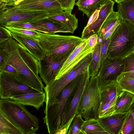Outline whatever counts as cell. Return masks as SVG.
Wrapping results in <instances>:
<instances>
[{
  "instance_id": "obj_36",
  "label": "cell",
  "mask_w": 134,
  "mask_h": 134,
  "mask_svg": "<svg viewBox=\"0 0 134 134\" xmlns=\"http://www.w3.org/2000/svg\"><path fill=\"white\" fill-rule=\"evenodd\" d=\"M110 38L98 40L100 42L101 47L100 54V68L103 62L107 57V53Z\"/></svg>"
},
{
  "instance_id": "obj_21",
  "label": "cell",
  "mask_w": 134,
  "mask_h": 134,
  "mask_svg": "<svg viewBox=\"0 0 134 134\" xmlns=\"http://www.w3.org/2000/svg\"><path fill=\"white\" fill-rule=\"evenodd\" d=\"M122 90L117 80L108 83L100 88V103H110L114 101Z\"/></svg>"
},
{
  "instance_id": "obj_27",
  "label": "cell",
  "mask_w": 134,
  "mask_h": 134,
  "mask_svg": "<svg viewBox=\"0 0 134 134\" xmlns=\"http://www.w3.org/2000/svg\"><path fill=\"white\" fill-rule=\"evenodd\" d=\"M101 44L98 41L93 49L91 59L89 65L91 77L97 76L100 69Z\"/></svg>"
},
{
  "instance_id": "obj_9",
  "label": "cell",
  "mask_w": 134,
  "mask_h": 134,
  "mask_svg": "<svg viewBox=\"0 0 134 134\" xmlns=\"http://www.w3.org/2000/svg\"><path fill=\"white\" fill-rule=\"evenodd\" d=\"M39 92H41L25 84L15 75L0 72V99H10L16 95Z\"/></svg>"
},
{
  "instance_id": "obj_31",
  "label": "cell",
  "mask_w": 134,
  "mask_h": 134,
  "mask_svg": "<svg viewBox=\"0 0 134 134\" xmlns=\"http://www.w3.org/2000/svg\"><path fill=\"white\" fill-rule=\"evenodd\" d=\"M117 99L110 103H100L98 109L99 118L111 116L115 112Z\"/></svg>"
},
{
  "instance_id": "obj_14",
  "label": "cell",
  "mask_w": 134,
  "mask_h": 134,
  "mask_svg": "<svg viewBox=\"0 0 134 134\" xmlns=\"http://www.w3.org/2000/svg\"><path fill=\"white\" fill-rule=\"evenodd\" d=\"M114 2L107 0L99 8L98 16L96 20L88 27H84L81 34V38L87 39L91 35L97 34L103 23L113 10Z\"/></svg>"
},
{
  "instance_id": "obj_3",
  "label": "cell",
  "mask_w": 134,
  "mask_h": 134,
  "mask_svg": "<svg viewBox=\"0 0 134 134\" xmlns=\"http://www.w3.org/2000/svg\"><path fill=\"white\" fill-rule=\"evenodd\" d=\"M0 113L23 134H36L39 129L38 118L25 105L15 101L0 99Z\"/></svg>"
},
{
  "instance_id": "obj_43",
  "label": "cell",
  "mask_w": 134,
  "mask_h": 134,
  "mask_svg": "<svg viewBox=\"0 0 134 134\" xmlns=\"http://www.w3.org/2000/svg\"><path fill=\"white\" fill-rule=\"evenodd\" d=\"M125 0H114V1L118 4L124 1Z\"/></svg>"
},
{
  "instance_id": "obj_24",
  "label": "cell",
  "mask_w": 134,
  "mask_h": 134,
  "mask_svg": "<svg viewBox=\"0 0 134 134\" xmlns=\"http://www.w3.org/2000/svg\"><path fill=\"white\" fill-rule=\"evenodd\" d=\"M117 9L122 19L128 21L134 26V0H125L118 3Z\"/></svg>"
},
{
  "instance_id": "obj_23",
  "label": "cell",
  "mask_w": 134,
  "mask_h": 134,
  "mask_svg": "<svg viewBox=\"0 0 134 134\" xmlns=\"http://www.w3.org/2000/svg\"><path fill=\"white\" fill-rule=\"evenodd\" d=\"M107 0H78L75 3L78 9L89 18L94 12L99 9Z\"/></svg>"
},
{
  "instance_id": "obj_5",
  "label": "cell",
  "mask_w": 134,
  "mask_h": 134,
  "mask_svg": "<svg viewBox=\"0 0 134 134\" xmlns=\"http://www.w3.org/2000/svg\"><path fill=\"white\" fill-rule=\"evenodd\" d=\"M100 103V88L97 76L91 77L82 97L76 115H81L85 120L98 119Z\"/></svg>"
},
{
  "instance_id": "obj_40",
  "label": "cell",
  "mask_w": 134,
  "mask_h": 134,
  "mask_svg": "<svg viewBox=\"0 0 134 134\" xmlns=\"http://www.w3.org/2000/svg\"><path fill=\"white\" fill-rule=\"evenodd\" d=\"M72 121H70L55 132L54 134H68L69 127Z\"/></svg>"
},
{
  "instance_id": "obj_13",
  "label": "cell",
  "mask_w": 134,
  "mask_h": 134,
  "mask_svg": "<svg viewBox=\"0 0 134 134\" xmlns=\"http://www.w3.org/2000/svg\"><path fill=\"white\" fill-rule=\"evenodd\" d=\"M93 49L89 46L87 39H83L66 60L55 80L68 73L84 58L92 52Z\"/></svg>"
},
{
  "instance_id": "obj_37",
  "label": "cell",
  "mask_w": 134,
  "mask_h": 134,
  "mask_svg": "<svg viewBox=\"0 0 134 134\" xmlns=\"http://www.w3.org/2000/svg\"><path fill=\"white\" fill-rule=\"evenodd\" d=\"M64 10L71 13L75 4V0H56Z\"/></svg>"
},
{
  "instance_id": "obj_32",
  "label": "cell",
  "mask_w": 134,
  "mask_h": 134,
  "mask_svg": "<svg viewBox=\"0 0 134 134\" xmlns=\"http://www.w3.org/2000/svg\"><path fill=\"white\" fill-rule=\"evenodd\" d=\"M84 120L81 115H76L69 127L68 134H83L81 126Z\"/></svg>"
},
{
  "instance_id": "obj_2",
  "label": "cell",
  "mask_w": 134,
  "mask_h": 134,
  "mask_svg": "<svg viewBox=\"0 0 134 134\" xmlns=\"http://www.w3.org/2000/svg\"><path fill=\"white\" fill-rule=\"evenodd\" d=\"M84 72L70 82L55 100L46 105L44 111L45 115L43 120L49 134H54L63 126L68 108L83 77Z\"/></svg>"
},
{
  "instance_id": "obj_41",
  "label": "cell",
  "mask_w": 134,
  "mask_h": 134,
  "mask_svg": "<svg viewBox=\"0 0 134 134\" xmlns=\"http://www.w3.org/2000/svg\"><path fill=\"white\" fill-rule=\"evenodd\" d=\"M99 11V9L96 10L89 18L87 24L85 27H87L93 23L98 18Z\"/></svg>"
},
{
  "instance_id": "obj_4",
  "label": "cell",
  "mask_w": 134,
  "mask_h": 134,
  "mask_svg": "<svg viewBox=\"0 0 134 134\" xmlns=\"http://www.w3.org/2000/svg\"><path fill=\"white\" fill-rule=\"evenodd\" d=\"M133 52H134V26L122 19L110 38L107 57L124 59Z\"/></svg>"
},
{
  "instance_id": "obj_35",
  "label": "cell",
  "mask_w": 134,
  "mask_h": 134,
  "mask_svg": "<svg viewBox=\"0 0 134 134\" xmlns=\"http://www.w3.org/2000/svg\"><path fill=\"white\" fill-rule=\"evenodd\" d=\"M134 127V120L130 111L122 129L120 134H132Z\"/></svg>"
},
{
  "instance_id": "obj_30",
  "label": "cell",
  "mask_w": 134,
  "mask_h": 134,
  "mask_svg": "<svg viewBox=\"0 0 134 134\" xmlns=\"http://www.w3.org/2000/svg\"><path fill=\"white\" fill-rule=\"evenodd\" d=\"M121 76L134 78V52L124 58V69Z\"/></svg>"
},
{
  "instance_id": "obj_29",
  "label": "cell",
  "mask_w": 134,
  "mask_h": 134,
  "mask_svg": "<svg viewBox=\"0 0 134 134\" xmlns=\"http://www.w3.org/2000/svg\"><path fill=\"white\" fill-rule=\"evenodd\" d=\"M0 134H23L0 113Z\"/></svg>"
},
{
  "instance_id": "obj_42",
  "label": "cell",
  "mask_w": 134,
  "mask_h": 134,
  "mask_svg": "<svg viewBox=\"0 0 134 134\" xmlns=\"http://www.w3.org/2000/svg\"><path fill=\"white\" fill-rule=\"evenodd\" d=\"M130 111L131 113L133 116L134 120V104L131 107ZM132 134H134V127L133 129Z\"/></svg>"
},
{
  "instance_id": "obj_12",
  "label": "cell",
  "mask_w": 134,
  "mask_h": 134,
  "mask_svg": "<svg viewBox=\"0 0 134 134\" xmlns=\"http://www.w3.org/2000/svg\"><path fill=\"white\" fill-rule=\"evenodd\" d=\"M15 5L24 11L46 12L49 17L59 14L64 10L56 0H24Z\"/></svg>"
},
{
  "instance_id": "obj_17",
  "label": "cell",
  "mask_w": 134,
  "mask_h": 134,
  "mask_svg": "<svg viewBox=\"0 0 134 134\" xmlns=\"http://www.w3.org/2000/svg\"><path fill=\"white\" fill-rule=\"evenodd\" d=\"M12 34L13 38L17 41L38 61L42 59L46 55L45 51L39 41L12 33Z\"/></svg>"
},
{
  "instance_id": "obj_28",
  "label": "cell",
  "mask_w": 134,
  "mask_h": 134,
  "mask_svg": "<svg viewBox=\"0 0 134 134\" xmlns=\"http://www.w3.org/2000/svg\"><path fill=\"white\" fill-rule=\"evenodd\" d=\"M4 27L9 30L12 34L39 41L41 32L35 30L11 26H5Z\"/></svg>"
},
{
  "instance_id": "obj_19",
  "label": "cell",
  "mask_w": 134,
  "mask_h": 134,
  "mask_svg": "<svg viewBox=\"0 0 134 134\" xmlns=\"http://www.w3.org/2000/svg\"><path fill=\"white\" fill-rule=\"evenodd\" d=\"M122 20L118 12L113 11L111 12L105 21L97 34L98 39L110 38Z\"/></svg>"
},
{
  "instance_id": "obj_18",
  "label": "cell",
  "mask_w": 134,
  "mask_h": 134,
  "mask_svg": "<svg viewBox=\"0 0 134 134\" xmlns=\"http://www.w3.org/2000/svg\"><path fill=\"white\" fill-rule=\"evenodd\" d=\"M46 97L45 92H39L16 95L10 99L24 105L32 106L38 110L45 102Z\"/></svg>"
},
{
  "instance_id": "obj_39",
  "label": "cell",
  "mask_w": 134,
  "mask_h": 134,
  "mask_svg": "<svg viewBox=\"0 0 134 134\" xmlns=\"http://www.w3.org/2000/svg\"><path fill=\"white\" fill-rule=\"evenodd\" d=\"M89 46L93 49L98 41V37L97 34L92 35L87 39Z\"/></svg>"
},
{
  "instance_id": "obj_11",
  "label": "cell",
  "mask_w": 134,
  "mask_h": 134,
  "mask_svg": "<svg viewBox=\"0 0 134 134\" xmlns=\"http://www.w3.org/2000/svg\"><path fill=\"white\" fill-rule=\"evenodd\" d=\"M124 59L107 57L103 62L97 76L100 88L108 83L116 80L123 72Z\"/></svg>"
},
{
  "instance_id": "obj_34",
  "label": "cell",
  "mask_w": 134,
  "mask_h": 134,
  "mask_svg": "<svg viewBox=\"0 0 134 134\" xmlns=\"http://www.w3.org/2000/svg\"><path fill=\"white\" fill-rule=\"evenodd\" d=\"M5 26L27 29L36 30L41 32L49 34V32L46 30L29 23L12 22L7 24L5 25Z\"/></svg>"
},
{
  "instance_id": "obj_38",
  "label": "cell",
  "mask_w": 134,
  "mask_h": 134,
  "mask_svg": "<svg viewBox=\"0 0 134 134\" xmlns=\"http://www.w3.org/2000/svg\"><path fill=\"white\" fill-rule=\"evenodd\" d=\"M12 38L11 32L5 27H0V43Z\"/></svg>"
},
{
  "instance_id": "obj_15",
  "label": "cell",
  "mask_w": 134,
  "mask_h": 134,
  "mask_svg": "<svg viewBox=\"0 0 134 134\" xmlns=\"http://www.w3.org/2000/svg\"><path fill=\"white\" fill-rule=\"evenodd\" d=\"M90 77L89 66L84 71L82 79L71 100L67 111L63 126L69 122L72 121L74 117L76 115L81 99Z\"/></svg>"
},
{
  "instance_id": "obj_22",
  "label": "cell",
  "mask_w": 134,
  "mask_h": 134,
  "mask_svg": "<svg viewBox=\"0 0 134 134\" xmlns=\"http://www.w3.org/2000/svg\"><path fill=\"white\" fill-rule=\"evenodd\" d=\"M134 104V94L123 90L118 96L116 102L115 112L124 113L130 111Z\"/></svg>"
},
{
  "instance_id": "obj_25",
  "label": "cell",
  "mask_w": 134,
  "mask_h": 134,
  "mask_svg": "<svg viewBox=\"0 0 134 134\" xmlns=\"http://www.w3.org/2000/svg\"><path fill=\"white\" fill-rule=\"evenodd\" d=\"M81 129L83 134H109L102 125L99 119L85 120Z\"/></svg>"
},
{
  "instance_id": "obj_10",
  "label": "cell",
  "mask_w": 134,
  "mask_h": 134,
  "mask_svg": "<svg viewBox=\"0 0 134 134\" xmlns=\"http://www.w3.org/2000/svg\"><path fill=\"white\" fill-rule=\"evenodd\" d=\"M83 71L82 67L76 64L68 73L46 85L44 88L46 105L55 100L65 87Z\"/></svg>"
},
{
  "instance_id": "obj_8",
  "label": "cell",
  "mask_w": 134,
  "mask_h": 134,
  "mask_svg": "<svg viewBox=\"0 0 134 134\" xmlns=\"http://www.w3.org/2000/svg\"><path fill=\"white\" fill-rule=\"evenodd\" d=\"M75 48L59 55L46 54L39 61V74L46 85L55 80L65 62Z\"/></svg>"
},
{
  "instance_id": "obj_20",
  "label": "cell",
  "mask_w": 134,
  "mask_h": 134,
  "mask_svg": "<svg viewBox=\"0 0 134 134\" xmlns=\"http://www.w3.org/2000/svg\"><path fill=\"white\" fill-rule=\"evenodd\" d=\"M48 19L63 27L72 34L78 27V19L75 15L69 12L63 11L59 14L49 17Z\"/></svg>"
},
{
  "instance_id": "obj_33",
  "label": "cell",
  "mask_w": 134,
  "mask_h": 134,
  "mask_svg": "<svg viewBox=\"0 0 134 134\" xmlns=\"http://www.w3.org/2000/svg\"><path fill=\"white\" fill-rule=\"evenodd\" d=\"M117 81L123 90L134 94V78L119 75Z\"/></svg>"
},
{
  "instance_id": "obj_6",
  "label": "cell",
  "mask_w": 134,
  "mask_h": 134,
  "mask_svg": "<svg viewBox=\"0 0 134 134\" xmlns=\"http://www.w3.org/2000/svg\"><path fill=\"white\" fill-rule=\"evenodd\" d=\"M83 39L74 36L41 32L39 41L46 54L59 55L75 48Z\"/></svg>"
},
{
  "instance_id": "obj_1",
  "label": "cell",
  "mask_w": 134,
  "mask_h": 134,
  "mask_svg": "<svg viewBox=\"0 0 134 134\" xmlns=\"http://www.w3.org/2000/svg\"><path fill=\"white\" fill-rule=\"evenodd\" d=\"M5 61L0 72L15 75L21 82L31 88L44 92V87L38 76L39 61L16 40L11 38L0 43Z\"/></svg>"
},
{
  "instance_id": "obj_26",
  "label": "cell",
  "mask_w": 134,
  "mask_h": 134,
  "mask_svg": "<svg viewBox=\"0 0 134 134\" xmlns=\"http://www.w3.org/2000/svg\"><path fill=\"white\" fill-rule=\"evenodd\" d=\"M32 24L46 30L49 32V34H55L58 32L70 33L65 28L53 22L49 19L48 18Z\"/></svg>"
},
{
  "instance_id": "obj_16",
  "label": "cell",
  "mask_w": 134,
  "mask_h": 134,
  "mask_svg": "<svg viewBox=\"0 0 134 134\" xmlns=\"http://www.w3.org/2000/svg\"><path fill=\"white\" fill-rule=\"evenodd\" d=\"M129 112H115L111 116L99 118V120L102 126L109 134H120Z\"/></svg>"
},
{
  "instance_id": "obj_7",
  "label": "cell",
  "mask_w": 134,
  "mask_h": 134,
  "mask_svg": "<svg viewBox=\"0 0 134 134\" xmlns=\"http://www.w3.org/2000/svg\"><path fill=\"white\" fill-rule=\"evenodd\" d=\"M49 16L46 12L24 11L13 4H5L0 6L1 26L4 27L7 24L12 22L32 24L48 18Z\"/></svg>"
}]
</instances>
